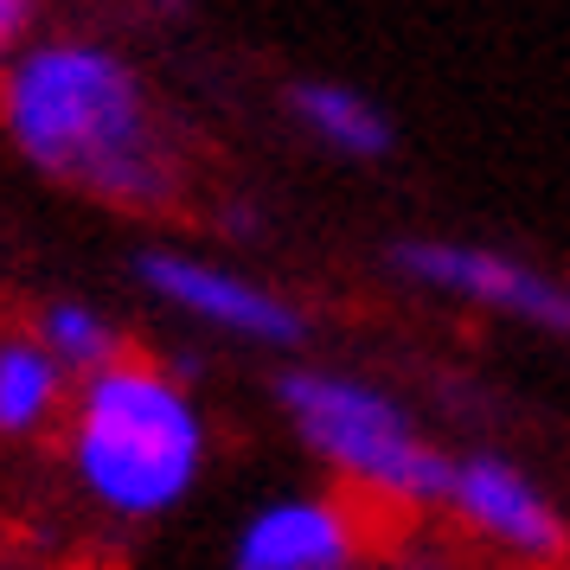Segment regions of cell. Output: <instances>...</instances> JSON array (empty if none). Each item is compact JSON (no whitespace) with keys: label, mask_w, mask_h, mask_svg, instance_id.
<instances>
[{"label":"cell","mask_w":570,"mask_h":570,"mask_svg":"<svg viewBox=\"0 0 570 570\" xmlns=\"http://www.w3.org/2000/svg\"><path fill=\"white\" fill-rule=\"evenodd\" d=\"M0 129L46 180L109 206H167L180 160L148 83L97 39H32L0 71Z\"/></svg>","instance_id":"obj_1"},{"label":"cell","mask_w":570,"mask_h":570,"mask_svg":"<svg viewBox=\"0 0 570 570\" xmlns=\"http://www.w3.org/2000/svg\"><path fill=\"white\" fill-rule=\"evenodd\" d=\"M71 468L104 513L160 519L206 468V416L174 372L116 360L71 397Z\"/></svg>","instance_id":"obj_2"},{"label":"cell","mask_w":570,"mask_h":570,"mask_svg":"<svg viewBox=\"0 0 570 570\" xmlns=\"http://www.w3.org/2000/svg\"><path fill=\"white\" fill-rule=\"evenodd\" d=\"M276 397H283L295 436L360 493H379L391 507H442L449 500L455 462L379 385L346 379V372H288Z\"/></svg>","instance_id":"obj_3"},{"label":"cell","mask_w":570,"mask_h":570,"mask_svg":"<svg viewBox=\"0 0 570 570\" xmlns=\"http://www.w3.org/2000/svg\"><path fill=\"white\" fill-rule=\"evenodd\" d=\"M391 263L416 288L455 295L468 308L507 314V321H525L544 334H570V283L513 250H488V244H462V237H404Z\"/></svg>","instance_id":"obj_4"},{"label":"cell","mask_w":570,"mask_h":570,"mask_svg":"<svg viewBox=\"0 0 570 570\" xmlns=\"http://www.w3.org/2000/svg\"><path fill=\"white\" fill-rule=\"evenodd\" d=\"M449 513L462 519L481 544H493L500 558H513L525 570H551L570 558V525L551 507V493L513 468L507 455H462L449 474Z\"/></svg>","instance_id":"obj_5"},{"label":"cell","mask_w":570,"mask_h":570,"mask_svg":"<svg viewBox=\"0 0 570 570\" xmlns=\"http://www.w3.org/2000/svg\"><path fill=\"white\" fill-rule=\"evenodd\" d=\"M135 276L174 314H193V321H206L232 340H257V346H295L302 340L295 302H283L276 288H263L257 276H244L232 263L193 257V250H141Z\"/></svg>","instance_id":"obj_6"},{"label":"cell","mask_w":570,"mask_h":570,"mask_svg":"<svg viewBox=\"0 0 570 570\" xmlns=\"http://www.w3.org/2000/svg\"><path fill=\"white\" fill-rule=\"evenodd\" d=\"M360 519L340 500L321 493H288L244 519L232 544V570H360Z\"/></svg>","instance_id":"obj_7"},{"label":"cell","mask_w":570,"mask_h":570,"mask_svg":"<svg viewBox=\"0 0 570 570\" xmlns=\"http://www.w3.org/2000/svg\"><path fill=\"white\" fill-rule=\"evenodd\" d=\"M288 109H295L302 135H314V141H321L327 155H340V160L391 155V116L365 97L360 83L302 78V83H288Z\"/></svg>","instance_id":"obj_8"},{"label":"cell","mask_w":570,"mask_h":570,"mask_svg":"<svg viewBox=\"0 0 570 570\" xmlns=\"http://www.w3.org/2000/svg\"><path fill=\"white\" fill-rule=\"evenodd\" d=\"M65 404V372L32 334H0V436H39Z\"/></svg>","instance_id":"obj_9"},{"label":"cell","mask_w":570,"mask_h":570,"mask_svg":"<svg viewBox=\"0 0 570 570\" xmlns=\"http://www.w3.org/2000/svg\"><path fill=\"white\" fill-rule=\"evenodd\" d=\"M32 340L58 360L65 379H97V372H109L116 360H129L116 321H109L104 308H90V302H52V308L32 321Z\"/></svg>","instance_id":"obj_10"},{"label":"cell","mask_w":570,"mask_h":570,"mask_svg":"<svg viewBox=\"0 0 570 570\" xmlns=\"http://www.w3.org/2000/svg\"><path fill=\"white\" fill-rule=\"evenodd\" d=\"M32 46V7L27 0H0V71Z\"/></svg>","instance_id":"obj_11"}]
</instances>
